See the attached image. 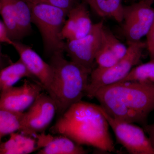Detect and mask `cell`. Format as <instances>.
<instances>
[{
  "instance_id": "cell-1",
  "label": "cell",
  "mask_w": 154,
  "mask_h": 154,
  "mask_svg": "<svg viewBox=\"0 0 154 154\" xmlns=\"http://www.w3.org/2000/svg\"><path fill=\"white\" fill-rule=\"evenodd\" d=\"M109 128L98 105L81 100L59 116L49 131L65 136L80 145L111 152L115 148Z\"/></svg>"
},
{
  "instance_id": "cell-2",
  "label": "cell",
  "mask_w": 154,
  "mask_h": 154,
  "mask_svg": "<svg viewBox=\"0 0 154 154\" xmlns=\"http://www.w3.org/2000/svg\"><path fill=\"white\" fill-rule=\"evenodd\" d=\"M109 115L129 122L147 125L154 110V85L133 82H119L103 87L94 95Z\"/></svg>"
},
{
  "instance_id": "cell-3",
  "label": "cell",
  "mask_w": 154,
  "mask_h": 154,
  "mask_svg": "<svg viewBox=\"0 0 154 154\" xmlns=\"http://www.w3.org/2000/svg\"><path fill=\"white\" fill-rule=\"evenodd\" d=\"M64 53L59 51L53 54L49 63L53 71L49 96L55 102L57 113L59 116L86 96L93 70L68 60Z\"/></svg>"
},
{
  "instance_id": "cell-4",
  "label": "cell",
  "mask_w": 154,
  "mask_h": 154,
  "mask_svg": "<svg viewBox=\"0 0 154 154\" xmlns=\"http://www.w3.org/2000/svg\"><path fill=\"white\" fill-rule=\"evenodd\" d=\"M28 4L31 10V22L41 34L45 55L50 57L56 52H64L65 42L61 33L68 13L49 5Z\"/></svg>"
},
{
  "instance_id": "cell-5",
  "label": "cell",
  "mask_w": 154,
  "mask_h": 154,
  "mask_svg": "<svg viewBox=\"0 0 154 154\" xmlns=\"http://www.w3.org/2000/svg\"><path fill=\"white\" fill-rule=\"evenodd\" d=\"M128 51L123 57L113 66L107 68L93 69L86 96L94 98L97 91L101 88L119 82L125 78L131 69L139 64L146 46V42L140 41L128 44Z\"/></svg>"
},
{
  "instance_id": "cell-6",
  "label": "cell",
  "mask_w": 154,
  "mask_h": 154,
  "mask_svg": "<svg viewBox=\"0 0 154 154\" xmlns=\"http://www.w3.org/2000/svg\"><path fill=\"white\" fill-rule=\"evenodd\" d=\"M154 3L142 1L124 6L122 32L128 44L140 41L154 22Z\"/></svg>"
},
{
  "instance_id": "cell-7",
  "label": "cell",
  "mask_w": 154,
  "mask_h": 154,
  "mask_svg": "<svg viewBox=\"0 0 154 154\" xmlns=\"http://www.w3.org/2000/svg\"><path fill=\"white\" fill-rule=\"evenodd\" d=\"M98 108L107 119L116 137L131 154H154V148L143 128L110 116L100 105Z\"/></svg>"
},
{
  "instance_id": "cell-8",
  "label": "cell",
  "mask_w": 154,
  "mask_h": 154,
  "mask_svg": "<svg viewBox=\"0 0 154 154\" xmlns=\"http://www.w3.org/2000/svg\"><path fill=\"white\" fill-rule=\"evenodd\" d=\"M57 113L53 99L48 94L41 93L27 112H24L20 131L28 136L44 132Z\"/></svg>"
},
{
  "instance_id": "cell-9",
  "label": "cell",
  "mask_w": 154,
  "mask_h": 154,
  "mask_svg": "<svg viewBox=\"0 0 154 154\" xmlns=\"http://www.w3.org/2000/svg\"><path fill=\"white\" fill-rule=\"evenodd\" d=\"M103 21L94 24L88 35L82 38L66 41L64 52L70 60L87 68L93 69L95 57L101 44Z\"/></svg>"
},
{
  "instance_id": "cell-10",
  "label": "cell",
  "mask_w": 154,
  "mask_h": 154,
  "mask_svg": "<svg viewBox=\"0 0 154 154\" xmlns=\"http://www.w3.org/2000/svg\"><path fill=\"white\" fill-rule=\"evenodd\" d=\"M43 90L40 84L25 79L22 86H13L0 92V109L23 113Z\"/></svg>"
},
{
  "instance_id": "cell-11",
  "label": "cell",
  "mask_w": 154,
  "mask_h": 154,
  "mask_svg": "<svg viewBox=\"0 0 154 154\" xmlns=\"http://www.w3.org/2000/svg\"><path fill=\"white\" fill-rule=\"evenodd\" d=\"M12 46L18 53L19 59L49 95L53 80V71L50 64L45 61L30 46L20 41L13 40Z\"/></svg>"
},
{
  "instance_id": "cell-12",
  "label": "cell",
  "mask_w": 154,
  "mask_h": 154,
  "mask_svg": "<svg viewBox=\"0 0 154 154\" xmlns=\"http://www.w3.org/2000/svg\"><path fill=\"white\" fill-rule=\"evenodd\" d=\"M94 24L85 2L77 3L68 12L62 30V38L66 41L82 38L90 33Z\"/></svg>"
},
{
  "instance_id": "cell-13",
  "label": "cell",
  "mask_w": 154,
  "mask_h": 154,
  "mask_svg": "<svg viewBox=\"0 0 154 154\" xmlns=\"http://www.w3.org/2000/svg\"><path fill=\"white\" fill-rule=\"evenodd\" d=\"M46 134L45 132L35 135L38 154H85L88 151L71 139L62 135Z\"/></svg>"
},
{
  "instance_id": "cell-14",
  "label": "cell",
  "mask_w": 154,
  "mask_h": 154,
  "mask_svg": "<svg viewBox=\"0 0 154 154\" xmlns=\"http://www.w3.org/2000/svg\"><path fill=\"white\" fill-rule=\"evenodd\" d=\"M0 144V154H28L38 150L37 141L30 136L14 132Z\"/></svg>"
},
{
  "instance_id": "cell-15",
  "label": "cell",
  "mask_w": 154,
  "mask_h": 154,
  "mask_svg": "<svg viewBox=\"0 0 154 154\" xmlns=\"http://www.w3.org/2000/svg\"><path fill=\"white\" fill-rule=\"evenodd\" d=\"M24 78L40 84L20 59L5 67L0 70V92L13 87Z\"/></svg>"
},
{
  "instance_id": "cell-16",
  "label": "cell",
  "mask_w": 154,
  "mask_h": 154,
  "mask_svg": "<svg viewBox=\"0 0 154 154\" xmlns=\"http://www.w3.org/2000/svg\"><path fill=\"white\" fill-rule=\"evenodd\" d=\"M123 0H94L91 9L100 17L112 18L119 23L123 20Z\"/></svg>"
},
{
  "instance_id": "cell-17",
  "label": "cell",
  "mask_w": 154,
  "mask_h": 154,
  "mask_svg": "<svg viewBox=\"0 0 154 154\" xmlns=\"http://www.w3.org/2000/svg\"><path fill=\"white\" fill-rule=\"evenodd\" d=\"M119 82H133L154 85V58H151L147 62L134 67L128 74Z\"/></svg>"
},
{
  "instance_id": "cell-18",
  "label": "cell",
  "mask_w": 154,
  "mask_h": 154,
  "mask_svg": "<svg viewBox=\"0 0 154 154\" xmlns=\"http://www.w3.org/2000/svg\"><path fill=\"white\" fill-rule=\"evenodd\" d=\"M17 0H0V15L7 27L10 38L20 41L16 22V4Z\"/></svg>"
},
{
  "instance_id": "cell-19",
  "label": "cell",
  "mask_w": 154,
  "mask_h": 154,
  "mask_svg": "<svg viewBox=\"0 0 154 154\" xmlns=\"http://www.w3.org/2000/svg\"><path fill=\"white\" fill-rule=\"evenodd\" d=\"M23 113L0 109V144L4 137L20 131Z\"/></svg>"
},
{
  "instance_id": "cell-20",
  "label": "cell",
  "mask_w": 154,
  "mask_h": 154,
  "mask_svg": "<svg viewBox=\"0 0 154 154\" xmlns=\"http://www.w3.org/2000/svg\"><path fill=\"white\" fill-rule=\"evenodd\" d=\"M101 42L119 59L123 57L127 51L128 46L119 41L110 29L106 28L104 25L101 30Z\"/></svg>"
},
{
  "instance_id": "cell-21",
  "label": "cell",
  "mask_w": 154,
  "mask_h": 154,
  "mask_svg": "<svg viewBox=\"0 0 154 154\" xmlns=\"http://www.w3.org/2000/svg\"><path fill=\"white\" fill-rule=\"evenodd\" d=\"M108 48L101 43L95 57V62L98 67L107 68L113 66L119 60Z\"/></svg>"
},
{
  "instance_id": "cell-22",
  "label": "cell",
  "mask_w": 154,
  "mask_h": 154,
  "mask_svg": "<svg viewBox=\"0 0 154 154\" xmlns=\"http://www.w3.org/2000/svg\"><path fill=\"white\" fill-rule=\"evenodd\" d=\"M27 2L34 4H45L63 9L68 13L78 3L76 0H25Z\"/></svg>"
},
{
  "instance_id": "cell-23",
  "label": "cell",
  "mask_w": 154,
  "mask_h": 154,
  "mask_svg": "<svg viewBox=\"0 0 154 154\" xmlns=\"http://www.w3.org/2000/svg\"><path fill=\"white\" fill-rule=\"evenodd\" d=\"M146 37V46L150 56L151 58H154V22Z\"/></svg>"
},
{
  "instance_id": "cell-24",
  "label": "cell",
  "mask_w": 154,
  "mask_h": 154,
  "mask_svg": "<svg viewBox=\"0 0 154 154\" xmlns=\"http://www.w3.org/2000/svg\"><path fill=\"white\" fill-rule=\"evenodd\" d=\"M13 40L9 37L7 27L3 21L0 20V43L12 45Z\"/></svg>"
},
{
  "instance_id": "cell-25",
  "label": "cell",
  "mask_w": 154,
  "mask_h": 154,
  "mask_svg": "<svg viewBox=\"0 0 154 154\" xmlns=\"http://www.w3.org/2000/svg\"><path fill=\"white\" fill-rule=\"evenodd\" d=\"M12 63L10 58L2 52V46L0 44V70Z\"/></svg>"
},
{
  "instance_id": "cell-26",
  "label": "cell",
  "mask_w": 154,
  "mask_h": 154,
  "mask_svg": "<svg viewBox=\"0 0 154 154\" xmlns=\"http://www.w3.org/2000/svg\"><path fill=\"white\" fill-rule=\"evenodd\" d=\"M145 131L148 134L152 145L154 148V123L151 125H148L143 126Z\"/></svg>"
},
{
  "instance_id": "cell-27",
  "label": "cell",
  "mask_w": 154,
  "mask_h": 154,
  "mask_svg": "<svg viewBox=\"0 0 154 154\" xmlns=\"http://www.w3.org/2000/svg\"><path fill=\"white\" fill-rule=\"evenodd\" d=\"M150 1V2H152L154 4V0H123V1H125V2H129L130 4L137 2H140V1Z\"/></svg>"
},
{
  "instance_id": "cell-28",
  "label": "cell",
  "mask_w": 154,
  "mask_h": 154,
  "mask_svg": "<svg viewBox=\"0 0 154 154\" xmlns=\"http://www.w3.org/2000/svg\"><path fill=\"white\" fill-rule=\"evenodd\" d=\"M94 1V0H83V2H85L87 5L90 6L91 8L93 6Z\"/></svg>"
},
{
  "instance_id": "cell-29",
  "label": "cell",
  "mask_w": 154,
  "mask_h": 154,
  "mask_svg": "<svg viewBox=\"0 0 154 154\" xmlns=\"http://www.w3.org/2000/svg\"><path fill=\"white\" fill-rule=\"evenodd\" d=\"M76 1H78V0H76Z\"/></svg>"
}]
</instances>
